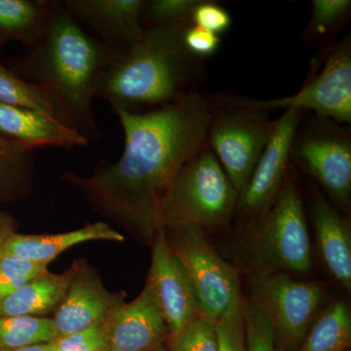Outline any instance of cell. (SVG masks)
<instances>
[{
    "instance_id": "cell-1",
    "label": "cell",
    "mask_w": 351,
    "mask_h": 351,
    "mask_svg": "<svg viewBox=\"0 0 351 351\" xmlns=\"http://www.w3.org/2000/svg\"><path fill=\"white\" fill-rule=\"evenodd\" d=\"M211 97L195 91L144 112L114 110L125 145L117 162L101 161L93 174L68 172L64 179L86 195L99 213L152 244L159 210L176 176L207 145Z\"/></svg>"
},
{
    "instance_id": "cell-2",
    "label": "cell",
    "mask_w": 351,
    "mask_h": 351,
    "mask_svg": "<svg viewBox=\"0 0 351 351\" xmlns=\"http://www.w3.org/2000/svg\"><path fill=\"white\" fill-rule=\"evenodd\" d=\"M186 27H145L138 40L113 49L99 78L96 97L108 101L114 110L144 112L195 92L205 78V69L203 60L184 46Z\"/></svg>"
},
{
    "instance_id": "cell-3",
    "label": "cell",
    "mask_w": 351,
    "mask_h": 351,
    "mask_svg": "<svg viewBox=\"0 0 351 351\" xmlns=\"http://www.w3.org/2000/svg\"><path fill=\"white\" fill-rule=\"evenodd\" d=\"M112 50L89 36L63 2L54 1L45 34L25 61L27 77L57 97L88 141L101 136L92 105Z\"/></svg>"
},
{
    "instance_id": "cell-4",
    "label": "cell",
    "mask_w": 351,
    "mask_h": 351,
    "mask_svg": "<svg viewBox=\"0 0 351 351\" xmlns=\"http://www.w3.org/2000/svg\"><path fill=\"white\" fill-rule=\"evenodd\" d=\"M247 239L245 258L253 278L311 270V237L301 193L291 168L276 202L250 226Z\"/></svg>"
},
{
    "instance_id": "cell-5",
    "label": "cell",
    "mask_w": 351,
    "mask_h": 351,
    "mask_svg": "<svg viewBox=\"0 0 351 351\" xmlns=\"http://www.w3.org/2000/svg\"><path fill=\"white\" fill-rule=\"evenodd\" d=\"M237 200V189L206 145L176 176L159 210V226L223 228L235 214Z\"/></svg>"
},
{
    "instance_id": "cell-6",
    "label": "cell",
    "mask_w": 351,
    "mask_h": 351,
    "mask_svg": "<svg viewBox=\"0 0 351 351\" xmlns=\"http://www.w3.org/2000/svg\"><path fill=\"white\" fill-rule=\"evenodd\" d=\"M211 101L207 145L239 195L271 137L276 120L244 97H211Z\"/></svg>"
},
{
    "instance_id": "cell-7",
    "label": "cell",
    "mask_w": 351,
    "mask_h": 351,
    "mask_svg": "<svg viewBox=\"0 0 351 351\" xmlns=\"http://www.w3.org/2000/svg\"><path fill=\"white\" fill-rule=\"evenodd\" d=\"M301 166L341 206L351 195L350 125L311 115L302 119L290 149V162Z\"/></svg>"
},
{
    "instance_id": "cell-8",
    "label": "cell",
    "mask_w": 351,
    "mask_h": 351,
    "mask_svg": "<svg viewBox=\"0 0 351 351\" xmlns=\"http://www.w3.org/2000/svg\"><path fill=\"white\" fill-rule=\"evenodd\" d=\"M164 230L171 249L193 284L201 313L218 321L241 297L237 272L217 253L197 226H167Z\"/></svg>"
},
{
    "instance_id": "cell-9",
    "label": "cell",
    "mask_w": 351,
    "mask_h": 351,
    "mask_svg": "<svg viewBox=\"0 0 351 351\" xmlns=\"http://www.w3.org/2000/svg\"><path fill=\"white\" fill-rule=\"evenodd\" d=\"M252 297L267 314L281 351H297L322 301L316 283L294 280L286 272L252 279Z\"/></svg>"
},
{
    "instance_id": "cell-10",
    "label": "cell",
    "mask_w": 351,
    "mask_h": 351,
    "mask_svg": "<svg viewBox=\"0 0 351 351\" xmlns=\"http://www.w3.org/2000/svg\"><path fill=\"white\" fill-rule=\"evenodd\" d=\"M263 110L294 108L339 124L351 123V39L350 34L335 44L322 69L292 96L271 100L246 98Z\"/></svg>"
},
{
    "instance_id": "cell-11",
    "label": "cell",
    "mask_w": 351,
    "mask_h": 351,
    "mask_svg": "<svg viewBox=\"0 0 351 351\" xmlns=\"http://www.w3.org/2000/svg\"><path fill=\"white\" fill-rule=\"evenodd\" d=\"M304 112L291 108L276 120L274 132L243 191L235 213L253 225L276 202L291 168L290 149Z\"/></svg>"
},
{
    "instance_id": "cell-12",
    "label": "cell",
    "mask_w": 351,
    "mask_h": 351,
    "mask_svg": "<svg viewBox=\"0 0 351 351\" xmlns=\"http://www.w3.org/2000/svg\"><path fill=\"white\" fill-rule=\"evenodd\" d=\"M152 246V265L147 284L156 298L171 337L201 313L199 302L188 274L168 243L163 226L159 228Z\"/></svg>"
},
{
    "instance_id": "cell-13",
    "label": "cell",
    "mask_w": 351,
    "mask_h": 351,
    "mask_svg": "<svg viewBox=\"0 0 351 351\" xmlns=\"http://www.w3.org/2000/svg\"><path fill=\"white\" fill-rule=\"evenodd\" d=\"M125 295L108 292L92 267L82 261L75 262L68 292L52 318L57 338L106 324L115 309L125 302Z\"/></svg>"
},
{
    "instance_id": "cell-14",
    "label": "cell",
    "mask_w": 351,
    "mask_h": 351,
    "mask_svg": "<svg viewBox=\"0 0 351 351\" xmlns=\"http://www.w3.org/2000/svg\"><path fill=\"white\" fill-rule=\"evenodd\" d=\"M110 351H167L170 332L151 288L120 304L108 321Z\"/></svg>"
},
{
    "instance_id": "cell-15",
    "label": "cell",
    "mask_w": 351,
    "mask_h": 351,
    "mask_svg": "<svg viewBox=\"0 0 351 351\" xmlns=\"http://www.w3.org/2000/svg\"><path fill=\"white\" fill-rule=\"evenodd\" d=\"M145 0H66L64 6L78 23L93 29L112 49L142 38L141 21Z\"/></svg>"
},
{
    "instance_id": "cell-16",
    "label": "cell",
    "mask_w": 351,
    "mask_h": 351,
    "mask_svg": "<svg viewBox=\"0 0 351 351\" xmlns=\"http://www.w3.org/2000/svg\"><path fill=\"white\" fill-rule=\"evenodd\" d=\"M0 135L25 147H86L89 141L56 119L27 108L0 104Z\"/></svg>"
},
{
    "instance_id": "cell-17",
    "label": "cell",
    "mask_w": 351,
    "mask_h": 351,
    "mask_svg": "<svg viewBox=\"0 0 351 351\" xmlns=\"http://www.w3.org/2000/svg\"><path fill=\"white\" fill-rule=\"evenodd\" d=\"M314 228L323 261L331 276L346 290L351 289V233L346 218L323 196L313 200Z\"/></svg>"
},
{
    "instance_id": "cell-18",
    "label": "cell",
    "mask_w": 351,
    "mask_h": 351,
    "mask_svg": "<svg viewBox=\"0 0 351 351\" xmlns=\"http://www.w3.org/2000/svg\"><path fill=\"white\" fill-rule=\"evenodd\" d=\"M95 240L121 242L124 237L105 223H88L80 230L57 234H20L14 232L7 239L3 252L49 265L64 251Z\"/></svg>"
},
{
    "instance_id": "cell-19",
    "label": "cell",
    "mask_w": 351,
    "mask_h": 351,
    "mask_svg": "<svg viewBox=\"0 0 351 351\" xmlns=\"http://www.w3.org/2000/svg\"><path fill=\"white\" fill-rule=\"evenodd\" d=\"M71 269L61 274L46 271L0 301V316L44 315L57 309L68 292Z\"/></svg>"
},
{
    "instance_id": "cell-20",
    "label": "cell",
    "mask_w": 351,
    "mask_h": 351,
    "mask_svg": "<svg viewBox=\"0 0 351 351\" xmlns=\"http://www.w3.org/2000/svg\"><path fill=\"white\" fill-rule=\"evenodd\" d=\"M53 2L48 0H0V47L20 41L32 50L43 38Z\"/></svg>"
},
{
    "instance_id": "cell-21",
    "label": "cell",
    "mask_w": 351,
    "mask_h": 351,
    "mask_svg": "<svg viewBox=\"0 0 351 351\" xmlns=\"http://www.w3.org/2000/svg\"><path fill=\"white\" fill-rule=\"evenodd\" d=\"M0 104L43 113L64 125L75 129L63 104L58 100L57 97L47 87L23 80L4 68L1 64Z\"/></svg>"
},
{
    "instance_id": "cell-22",
    "label": "cell",
    "mask_w": 351,
    "mask_h": 351,
    "mask_svg": "<svg viewBox=\"0 0 351 351\" xmlns=\"http://www.w3.org/2000/svg\"><path fill=\"white\" fill-rule=\"evenodd\" d=\"M34 175V149L0 135V201L29 195Z\"/></svg>"
},
{
    "instance_id": "cell-23",
    "label": "cell",
    "mask_w": 351,
    "mask_h": 351,
    "mask_svg": "<svg viewBox=\"0 0 351 351\" xmlns=\"http://www.w3.org/2000/svg\"><path fill=\"white\" fill-rule=\"evenodd\" d=\"M351 341L350 311L337 302L316 320L297 351H345Z\"/></svg>"
},
{
    "instance_id": "cell-24",
    "label": "cell",
    "mask_w": 351,
    "mask_h": 351,
    "mask_svg": "<svg viewBox=\"0 0 351 351\" xmlns=\"http://www.w3.org/2000/svg\"><path fill=\"white\" fill-rule=\"evenodd\" d=\"M57 331L51 318L0 316V350H15L52 343Z\"/></svg>"
},
{
    "instance_id": "cell-25",
    "label": "cell",
    "mask_w": 351,
    "mask_h": 351,
    "mask_svg": "<svg viewBox=\"0 0 351 351\" xmlns=\"http://www.w3.org/2000/svg\"><path fill=\"white\" fill-rule=\"evenodd\" d=\"M167 351H218L217 320L203 313L169 337Z\"/></svg>"
},
{
    "instance_id": "cell-26",
    "label": "cell",
    "mask_w": 351,
    "mask_h": 351,
    "mask_svg": "<svg viewBox=\"0 0 351 351\" xmlns=\"http://www.w3.org/2000/svg\"><path fill=\"white\" fill-rule=\"evenodd\" d=\"M350 11V0H313L302 40L311 43L324 38L348 20Z\"/></svg>"
},
{
    "instance_id": "cell-27",
    "label": "cell",
    "mask_w": 351,
    "mask_h": 351,
    "mask_svg": "<svg viewBox=\"0 0 351 351\" xmlns=\"http://www.w3.org/2000/svg\"><path fill=\"white\" fill-rule=\"evenodd\" d=\"M243 313L247 351H281L267 314L255 298L244 301Z\"/></svg>"
},
{
    "instance_id": "cell-28",
    "label": "cell",
    "mask_w": 351,
    "mask_h": 351,
    "mask_svg": "<svg viewBox=\"0 0 351 351\" xmlns=\"http://www.w3.org/2000/svg\"><path fill=\"white\" fill-rule=\"evenodd\" d=\"M199 0H147L144 2L141 21L143 27L191 25V16Z\"/></svg>"
},
{
    "instance_id": "cell-29",
    "label": "cell",
    "mask_w": 351,
    "mask_h": 351,
    "mask_svg": "<svg viewBox=\"0 0 351 351\" xmlns=\"http://www.w3.org/2000/svg\"><path fill=\"white\" fill-rule=\"evenodd\" d=\"M48 265L2 252L0 256V301L32 279L45 274L48 271Z\"/></svg>"
},
{
    "instance_id": "cell-30",
    "label": "cell",
    "mask_w": 351,
    "mask_h": 351,
    "mask_svg": "<svg viewBox=\"0 0 351 351\" xmlns=\"http://www.w3.org/2000/svg\"><path fill=\"white\" fill-rule=\"evenodd\" d=\"M243 306L240 297L217 321L218 351H247Z\"/></svg>"
},
{
    "instance_id": "cell-31",
    "label": "cell",
    "mask_w": 351,
    "mask_h": 351,
    "mask_svg": "<svg viewBox=\"0 0 351 351\" xmlns=\"http://www.w3.org/2000/svg\"><path fill=\"white\" fill-rule=\"evenodd\" d=\"M51 345L53 351H110L108 323L59 337Z\"/></svg>"
},
{
    "instance_id": "cell-32",
    "label": "cell",
    "mask_w": 351,
    "mask_h": 351,
    "mask_svg": "<svg viewBox=\"0 0 351 351\" xmlns=\"http://www.w3.org/2000/svg\"><path fill=\"white\" fill-rule=\"evenodd\" d=\"M191 24L221 36L232 27V19L219 2L199 0L191 16Z\"/></svg>"
},
{
    "instance_id": "cell-33",
    "label": "cell",
    "mask_w": 351,
    "mask_h": 351,
    "mask_svg": "<svg viewBox=\"0 0 351 351\" xmlns=\"http://www.w3.org/2000/svg\"><path fill=\"white\" fill-rule=\"evenodd\" d=\"M182 40L191 55L202 60L216 54L221 44L219 36L195 25L186 27Z\"/></svg>"
},
{
    "instance_id": "cell-34",
    "label": "cell",
    "mask_w": 351,
    "mask_h": 351,
    "mask_svg": "<svg viewBox=\"0 0 351 351\" xmlns=\"http://www.w3.org/2000/svg\"><path fill=\"white\" fill-rule=\"evenodd\" d=\"M14 232H15V225H14L12 218L8 215H0V256L3 252L7 239Z\"/></svg>"
},
{
    "instance_id": "cell-35",
    "label": "cell",
    "mask_w": 351,
    "mask_h": 351,
    "mask_svg": "<svg viewBox=\"0 0 351 351\" xmlns=\"http://www.w3.org/2000/svg\"><path fill=\"white\" fill-rule=\"evenodd\" d=\"M0 351H53V348L52 345H51V343H43V345L27 346V348H19V350Z\"/></svg>"
},
{
    "instance_id": "cell-36",
    "label": "cell",
    "mask_w": 351,
    "mask_h": 351,
    "mask_svg": "<svg viewBox=\"0 0 351 351\" xmlns=\"http://www.w3.org/2000/svg\"><path fill=\"white\" fill-rule=\"evenodd\" d=\"M345 351H350V350H345Z\"/></svg>"
}]
</instances>
